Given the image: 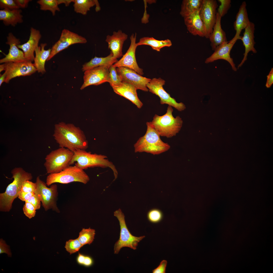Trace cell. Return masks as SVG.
<instances>
[{
    "label": "cell",
    "mask_w": 273,
    "mask_h": 273,
    "mask_svg": "<svg viewBox=\"0 0 273 273\" xmlns=\"http://www.w3.org/2000/svg\"><path fill=\"white\" fill-rule=\"evenodd\" d=\"M41 35L40 31L33 27L30 29L29 38L27 41L22 44L17 45L18 47L22 50L25 59L27 60L34 61V52L38 47Z\"/></svg>",
    "instance_id": "19"
},
{
    "label": "cell",
    "mask_w": 273,
    "mask_h": 273,
    "mask_svg": "<svg viewBox=\"0 0 273 273\" xmlns=\"http://www.w3.org/2000/svg\"><path fill=\"white\" fill-rule=\"evenodd\" d=\"M74 152L63 147L53 150L47 154L44 163L47 173H56L70 165Z\"/></svg>",
    "instance_id": "6"
},
{
    "label": "cell",
    "mask_w": 273,
    "mask_h": 273,
    "mask_svg": "<svg viewBox=\"0 0 273 273\" xmlns=\"http://www.w3.org/2000/svg\"><path fill=\"white\" fill-rule=\"evenodd\" d=\"M95 234V230L89 228H83L79 233L78 238L82 245L90 244L93 241Z\"/></svg>",
    "instance_id": "32"
},
{
    "label": "cell",
    "mask_w": 273,
    "mask_h": 273,
    "mask_svg": "<svg viewBox=\"0 0 273 273\" xmlns=\"http://www.w3.org/2000/svg\"><path fill=\"white\" fill-rule=\"evenodd\" d=\"M136 44L137 46L143 45H149L153 49L159 52L161 49L164 47L171 46L172 43L169 39L159 40L153 37H144L141 38Z\"/></svg>",
    "instance_id": "29"
},
{
    "label": "cell",
    "mask_w": 273,
    "mask_h": 273,
    "mask_svg": "<svg viewBox=\"0 0 273 273\" xmlns=\"http://www.w3.org/2000/svg\"><path fill=\"white\" fill-rule=\"evenodd\" d=\"M110 66H98L85 71L83 83L80 89L82 90L89 85H97L105 82H108L109 77V68Z\"/></svg>",
    "instance_id": "14"
},
{
    "label": "cell",
    "mask_w": 273,
    "mask_h": 273,
    "mask_svg": "<svg viewBox=\"0 0 273 273\" xmlns=\"http://www.w3.org/2000/svg\"><path fill=\"white\" fill-rule=\"evenodd\" d=\"M5 253L10 257H11L12 254L9 246L7 245L5 241L1 239L0 240V254Z\"/></svg>",
    "instance_id": "42"
},
{
    "label": "cell",
    "mask_w": 273,
    "mask_h": 273,
    "mask_svg": "<svg viewBox=\"0 0 273 273\" xmlns=\"http://www.w3.org/2000/svg\"><path fill=\"white\" fill-rule=\"evenodd\" d=\"M220 5L218 9L217 13L222 17L227 13L231 6L230 0H218Z\"/></svg>",
    "instance_id": "37"
},
{
    "label": "cell",
    "mask_w": 273,
    "mask_h": 273,
    "mask_svg": "<svg viewBox=\"0 0 273 273\" xmlns=\"http://www.w3.org/2000/svg\"><path fill=\"white\" fill-rule=\"evenodd\" d=\"M199 10L184 18V23L188 30L192 34L202 37H205V28L199 16Z\"/></svg>",
    "instance_id": "22"
},
{
    "label": "cell",
    "mask_w": 273,
    "mask_h": 273,
    "mask_svg": "<svg viewBox=\"0 0 273 273\" xmlns=\"http://www.w3.org/2000/svg\"><path fill=\"white\" fill-rule=\"evenodd\" d=\"M89 180V176L84 170L75 165H70L59 172L49 174L46 183L48 186L55 183L67 184L74 182L85 184Z\"/></svg>",
    "instance_id": "7"
},
{
    "label": "cell",
    "mask_w": 273,
    "mask_h": 273,
    "mask_svg": "<svg viewBox=\"0 0 273 273\" xmlns=\"http://www.w3.org/2000/svg\"><path fill=\"white\" fill-rule=\"evenodd\" d=\"M6 43L9 46L8 54L0 60V63L9 62H18L27 60L25 58L22 51L19 49L17 45L20 44L19 39L17 38L13 33H9L7 36Z\"/></svg>",
    "instance_id": "18"
},
{
    "label": "cell",
    "mask_w": 273,
    "mask_h": 273,
    "mask_svg": "<svg viewBox=\"0 0 273 273\" xmlns=\"http://www.w3.org/2000/svg\"><path fill=\"white\" fill-rule=\"evenodd\" d=\"M172 107L168 105L166 113L162 116L155 114L150 122L160 136L170 138L175 136L180 130L183 121L179 116L174 118Z\"/></svg>",
    "instance_id": "5"
},
{
    "label": "cell",
    "mask_w": 273,
    "mask_h": 273,
    "mask_svg": "<svg viewBox=\"0 0 273 273\" xmlns=\"http://www.w3.org/2000/svg\"><path fill=\"white\" fill-rule=\"evenodd\" d=\"M118 73L121 76L122 82L134 86L137 89L147 92L149 89L147 84L151 79L142 76L133 70L124 67L116 68Z\"/></svg>",
    "instance_id": "16"
},
{
    "label": "cell",
    "mask_w": 273,
    "mask_h": 273,
    "mask_svg": "<svg viewBox=\"0 0 273 273\" xmlns=\"http://www.w3.org/2000/svg\"><path fill=\"white\" fill-rule=\"evenodd\" d=\"M136 33L131 36V43L129 48L122 57L113 64V66L116 68L122 67L131 69L141 76L144 74L143 70L139 66L135 58V51L137 47L136 43Z\"/></svg>",
    "instance_id": "15"
},
{
    "label": "cell",
    "mask_w": 273,
    "mask_h": 273,
    "mask_svg": "<svg viewBox=\"0 0 273 273\" xmlns=\"http://www.w3.org/2000/svg\"><path fill=\"white\" fill-rule=\"evenodd\" d=\"M26 201L30 202L32 204L36 210L40 209L41 201L39 196L36 194L35 193Z\"/></svg>",
    "instance_id": "41"
},
{
    "label": "cell",
    "mask_w": 273,
    "mask_h": 273,
    "mask_svg": "<svg viewBox=\"0 0 273 273\" xmlns=\"http://www.w3.org/2000/svg\"><path fill=\"white\" fill-rule=\"evenodd\" d=\"M118 60L114 58L112 53L105 57H97L96 56L92 58L89 62L83 65L82 70L85 72L98 66L104 65L111 66Z\"/></svg>",
    "instance_id": "28"
},
{
    "label": "cell",
    "mask_w": 273,
    "mask_h": 273,
    "mask_svg": "<svg viewBox=\"0 0 273 273\" xmlns=\"http://www.w3.org/2000/svg\"><path fill=\"white\" fill-rule=\"evenodd\" d=\"M273 83V68H272L268 75L267 76V80L266 86L267 88L270 87Z\"/></svg>",
    "instance_id": "45"
},
{
    "label": "cell",
    "mask_w": 273,
    "mask_h": 273,
    "mask_svg": "<svg viewBox=\"0 0 273 273\" xmlns=\"http://www.w3.org/2000/svg\"><path fill=\"white\" fill-rule=\"evenodd\" d=\"M36 189L35 183H34L30 180H26L23 183L21 191L26 192L34 193Z\"/></svg>",
    "instance_id": "40"
},
{
    "label": "cell",
    "mask_w": 273,
    "mask_h": 273,
    "mask_svg": "<svg viewBox=\"0 0 273 273\" xmlns=\"http://www.w3.org/2000/svg\"><path fill=\"white\" fill-rule=\"evenodd\" d=\"M109 77L108 81L112 87L120 85L122 82V78L120 75L117 73L116 67L111 65L109 68Z\"/></svg>",
    "instance_id": "34"
},
{
    "label": "cell",
    "mask_w": 273,
    "mask_h": 273,
    "mask_svg": "<svg viewBox=\"0 0 273 273\" xmlns=\"http://www.w3.org/2000/svg\"><path fill=\"white\" fill-rule=\"evenodd\" d=\"M165 80L161 78H154L151 79L146 86L150 92L160 98L161 104H168L179 111L185 110L186 108L185 105L182 102H177L175 99L171 97L164 90L163 86L165 84Z\"/></svg>",
    "instance_id": "10"
},
{
    "label": "cell",
    "mask_w": 273,
    "mask_h": 273,
    "mask_svg": "<svg viewBox=\"0 0 273 273\" xmlns=\"http://www.w3.org/2000/svg\"><path fill=\"white\" fill-rule=\"evenodd\" d=\"M13 182L7 187L5 192L0 193V211L8 212L12 208L14 200L18 197L24 182L31 180L32 174L21 167H15L11 172Z\"/></svg>",
    "instance_id": "2"
},
{
    "label": "cell",
    "mask_w": 273,
    "mask_h": 273,
    "mask_svg": "<svg viewBox=\"0 0 273 273\" xmlns=\"http://www.w3.org/2000/svg\"><path fill=\"white\" fill-rule=\"evenodd\" d=\"M4 63L5 72L6 75L5 82L7 83H9L13 78L18 77L30 76L37 71L34 63L29 60Z\"/></svg>",
    "instance_id": "13"
},
{
    "label": "cell",
    "mask_w": 273,
    "mask_h": 273,
    "mask_svg": "<svg viewBox=\"0 0 273 273\" xmlns=\"http://www.w3.org/2000/svg\"><path fill=\"white\" fill-rule=\"evenodd\" d=\"M112 88L116 93L130 100L138 108L142 107L143 104L138 97L137 89L133 85L122 82L120 85Z\"/></svg>",
    "instance_id": "23"
},
{
    "label": "cell",
    "mask_w": 273,
    "mask_h": 273,
    "mask_svg": "<svg viewBox=\"0 0 273 273\" xmlns=\"http://www.w3.org/2000/svg\"><path fill=\"white\" fill-rule=\"evenodd\" d=\"M34 194V192H26L20 191L19 193L18 197L21 201L25 202L28 200Z\"/></svg>",
    "instance_id": "44"
},
{
    "label": "cell",
    "mask_w": 273,
    "mask_h": 273,
    "mask_svg": "<svg viewBox=\"0 0 273 273\" xmlns=\"http://www.w3.org/2000/svg\"><path fill=\"white\" fill-rule=\"evenodd\" d=\"M236 41L231 40L229 41L223 42L218 46L213 54L206 59L205 63H207L218 59H223L228 62L232 70L236 71L237 69L233 58L231 57L230 53Z\"/></svg>",
    "instance_id": "17"
},
{
    "label": "cell",
    "mask_w": 273,
    "mask_h": 273,
    "mask_svg": "<svg viewBox=\"0 0 273 273\" xmlns=\"http://www.w3.org/2000/svg\"><path fill=\"white\" fill-rule=\"evenodd\" d=\"M0 8L2 9L13 10L20 9L15 0H0Z\"/></svg>",
    "instance_id": "38"
},
{
    "label": "cell",
    "mask_w": 273,
    "mask_h": 273,
    "mask_svg": "<svg viewBox=\"0 0 273 273\" xmlns=\"http://www.w3.org/2000/svg\"><path fill=\"white\" fill-rule=\"evenodd\" d=\"M146 124V133L134 145L135 152H145L155 155L168 151L170 148V145L161 140L160 135L150 122H147Z\"/></svg>",
    "instance_id": "4"
},
{
    "label": "cell",
    "mask_w": 273,
    "mask_h": 273,
    "mask_svg": "<svg viewBox=\"0 0 273 273\" xmlns=\"http://www.w3.org/2000/svg\"><path fill=\"white\" fill-rule=\"evenodd\" d=\"M74 154L70 165L75 162V165L84 170L88 168L99 167L103 168H109L113 172L115 178L113 181L117 178L118 172L115 166L107 158L106 155L96 153H92L85 150L79 149L74 152Z\"/></svg>",
    "instance_id": "3"
},
{
    "label": "cell",
    "mask_w": 273,
    "mask_h": 273,
    "mask_svg": "<svg viewBox=\"0 0 273 273\" xmlns=\"http://www.w3.org/2000/svg\"><path fill=\"white\" fill-rule=\"evenodd\" d=\"M87 42L86 38L69 30H62L59 40L53 46L49 57L47 61L50 60L61 51L68 48L72 45L76 43H85Z\"/></svg>",
    "instance_id": "12"
},
{
    "label": "cell",
    "mask_w": 273,
    "mask_h": 273,
    "mask_svg": "<svg viewBox=\"0 0 273 273\" xmlns=\"http://www.w3.org/2000/svg\"><path fill=\"white\" fill-rule=\"evenodd\" d=\"M255 25L250 21L247 26L245 28L243 36H240L238 39L242 42L245 47V51L244 53V57L238 66V69L241 67L247 59V57L249 52L252 51L256 53L257 51L254 47L256 43L254 40Z\"/></svg>",
    "instance_id": "20"
},
{
    "label": "cell",
    "mask_w": 273,
    "mask_h": 273,
    "mask_svg": "<svg viewBox=\"0 0 273 273\" xmlns=\"http://www.w3.org/2000/svg\"><path fill=\"white\" fill-rule=\"evenodd\" d=\"M222 17L218 13L216 14V23L212 33L209 38L212 50L214 51L216 48L223 42L227 41L225 32L222 29L221 25Z\"/></svg>",
    "instance_id": "25"
},
{
    "label": "cell",
    "mask_w": 273,
    "mask_h": 273,
    "mask_svg": "<svg viewBox=\"0 0 273 273\" xmlns=\"http://www.w3.org/2000/svg\"><path fill=\"white\" fill-rule=\"evenodd\" d=\"M35 183L36 189L34 193L39 196L45 210L52 209L59 213L57 204L58 195L57 185L52 184L50 188L48 187L46 183L40 179L39 176L37 177Z\"/></svg>",
    "instance_id": "9"
},
{
    "label": "cell",
    "mask_w": 273,
    "mask_h": 273,
    "mask_svg": "<svg viewBox=\"0 0 273 273\" xmlns=\"http://www.w3.org/2000/svg\"><path fill=\"white\" fill-rule=\"evenodd\" d=\"M83 246L77 238L66 241L65 248L66 251L71 254L78 251Z\"/></svg>",
    "instance_id": "36"
},
{
    "label": "cell",
    "mask_w": 273,
    "mask_h": 273,
    "mask_svg": "<svg viewBox=\"0 0 273 273\" xmlns=\"http://www.w3.org/2000/svg\"><path fill=\"white\" fill-rule=\"evenodd\" d=\"M22 10L20 9L13 10L2 9L0 10V20L6 26L15 27L18 24L23 22Z\"/></svg>",
    "instance_id": "26"
},
{
    "label": "cell",
    "mask_w": 273,
    "mask_h": 273,
    "mask_svg": "<svg viewBox=\"0 0 273 273\" xmlns=\"http://www.w3.org/2000/svg\"><path fill=\"white\" fill-rule=\"evenodd\" d=\"M6 74L5 72L2 74H0V86L4 82H5L6 78Z\"/></svg>",
    "instance_id": "50"
},
{
    "label": "cell",
    "mask_w": 273,
    "mask_h": 273,
    "mask_svg": "<svg viewBox=\"0 0 273 273\" xmlns=\"http://www.w3.org/2000/svg\"><path fill=\"white\" fill-rule=\"evenodd\" d=\"M36 210L31 203L27 201L25 202L23 207V211L25 215L29 218L31 219L35 216Z\"/></svg>",
    "instance_id": "39"
},
{
    "label": "cell",
    "mask_w": 273,
    "mask_h": 273,
    "mask_svg": "<svg viewBox=\"0 0 273 273\" xmlns=\"http://www.w3.org/2000/svg\"><path fill=\"white\" fill-rule=\"evenodd\" d=\"M37 3L40 5V9L43 11L49 10L54 16L56 11H60L57 0H39Z\"/></svg>",
    "instance_id": "33"
},
{
    "label": "cell",
    "mask_w": 273,
    "mask_h": 273,
    "mask_svg": "<svg viewBox=\"0 0 273 273\" xmlns=\"http://www.w3.org/2000/svg\"><path fill=\"white\" fill-rule=\"evenodd\" d=\"M114 215L119 221L120 229L119 239L114 246V254H118L121 249L124 247L136 250L139 243L145 237V236L136 237L130 233L126 224L125 215L120 209L114 212Z\"/></svg>",
    "instance_id": "8"
},
{
    "label": "cell",
    "mask_w": 273,
    "mask_h": 273,
    "mask_svg": "<svg viewBox=\"0 0 273 273\" xmlns=\"http://www.w3.org/2000/svg\"><path fill=\"white\" fill-rule=\"evenodd\" d=\"M167 262L166 260H162L159 265L152 270V273H165Z\"/></svg>",
    "instance_id": "43"
},
{
    "label": "cell",
    "mask_w": 273,
    "mask_h": 273,
    "mask_svg": "<svg viewBox=\"0 0 273 273\" xmlns=\"http://www.w3.org/2000/svg\"><path fill=\"white\" fill-rule=\"evenodd\" d=\"M128 35L120 30L113 32L111 35H107L106 41L108 43V48L110 49L114 58L117 59L123 55L122 49L124 41Z\"/></svg>",
    "instance_id": "21"
},
{
    "label": "cell",
    "mask_w": 273,
    "mask_h": 273,
    "mask_svg": "<svg viewBox=\"0 0 273 273\" xmlns=\"http://www.w3.org/2000/svg\"><path fill=\"white\" fill-rule=\"evenodd\" d=\"M147 217L148 221L151 223H157L162 220L163 214L162 211L157 209H153L148 212Z\"/></svg>",
    "instance_id": "35"
},
{
    "label": "cell",
    "mask_w": 273,
    "mask_h": 273,
    "mask_svg": "<svg viewBox=\"0 0 273 273\" xmlns=\"http://www.w3.org/2000/svg\"><path fill=\"white\" fill-rule=\"evenodd\" d=\"M246 4L245 1L243 2L240 6L238 11L233 26L236 34L231 39L237 41L240 36L242 31L246 27L250 22L248 17L246 8Z\"/></svg>",
    "instance_id": "24"
},
{
    "label": "cell",
    "mask_w": 273,
    "mask_h": 273,
    "mask_svg": "<svg viewBox=\"0 0 273 273\" xmlns=\"http://www.w3.org/2000/svg\"><path fill=\"white\" fill-rule=\"evenodd\" d=\"M85 255L80 253H79L77 258V261L78 263L83 265Z\"/></svg>",
    "instance_id": "48"
},
{
    "label": "cell",
    "mask_w": 273,
    "mask_h": 273,
    "mask_svg": "<svg viewBox=\"0 0 273 273\" xmlns=\"http://www.w3.org/2000/svg\"><path fill=\"white\" fill-rule=\"evenodd\" d=\"M73 6L74 11L85 15L90 8L95 5L97 6L96 11H99L100 9L98 1L93 0H73Z\"/></svg>",
    "instance_id": "30"
},
{
    "label": "cell",
    "mask_w": 273,
    "mask_h": 273,
    "mask_svg": "<svg viewBox=\"0 0 273 273\" xmlns=\"http://www.w3.org/2000/svg\"><path fill=\"white\" fill-rule=\"evenodd\" d=\"M53 136L60 147L73 152L79 149L86 150L88 147L83 132L72 124L62 122L56 124Z\"/></svg>",
    "instance_id": "1"
},
{
    "label": "cell",
    "mask_w": 273,
    "mask_h": 273,
    "mask_svg": "<svg viewBox=\"0 0 273 273\" xmlns=\"http://www.w3.org/2000/svg\"><path fill=\"white\" fill-rule=\"evenodd\" d=\"M93 263L92 258L89 256H85L83 265L88 267L92 266Z\"/></svg>",
    "instance_id": "47"
},
{
    "label": "cell",
    "mask_w": 273,
    "mask_h": 273,
    "mask_svg": "<svg viewBox=\"0 0 273 273\" xmlns=\"http://www.w3.org/2000/svg\"><path fill=\"white\" fill-rule=\"evenodd\" d=\"M15 1L20 8H24L27 7L29 3L32 1L30 0H15Z\"/></svg>",
    "instance_id": "46"
},
{
    "label": "cell",
    "mask_w": 273,
    "mask_h": 273,
    "mask_svg": "<svg viewBox=\"0 0 273 273\" xmlns=\"http://www.w3.org/2000/svg\"><path fill=\"white\" fill-rule=\"evenodd\" d=\"M5 69V65L4 63L1 64L0 65V72H1L3 71H4Z\"/></svg>",
    "instance_id": "51"
},
{
    "label": "cell",
    "mask_w": 273,
    "mask_h": 273,
    "mask_svg": "<svg viewBox=\"0 0 273 273\" xmlns=\"http://www.w3.org/2000/svg\"><path fill=\"white\" fill-rule=\"evenodd\" d=\"M58 5L61 4H64L65 6H68L71 3L73 2V0H57Z\"/></svg>",
    "instance_id": "49"
},
{
    "label": "cell",
    "mask_w": 273,
    "mask_h": 273,
    "mask_svg": "<svg viewBox=\"0 0 273 273\" xmlns=\"http://www.w3.org/2000/svg\"><path fill=\"white\" fill-rule=\"evenodd\" d=\"M202 0H184L182 1L180 12L183 18L188 16L199 10Z\"/></svg>",
    "instance_id": "31"
},
{
    "label": "cell",
    "mask_w": 273,
    "mask_h": 273,
    "mask_svg": "<svg viewBox=\"0 0 273 273\" xmlns=\"http://www.w3.org/2000/svg\"><path fill=\"white\" fill-rule=\"evenodd\" d=\"M218 6L216 0H202L199 10V15L205 27V37L207 38H209L216 23V9Z\"/></svg>",
    "instance_id": "11"
},
{
    "label": "cell",
    "mask_w": 273,
    "mask_h": 273,
    "mask_svg": "<svg viewBox=\"0 0 273 273\" xmlns=\"http://www.w3.org/2000/svg\"><path fill=\"white\" fill-rule=\"evenodd\" d=\"M47 45L46 43H41L40 46L36 48L35 52V56L34 64L38 72L42 74L46 72L45 62L49 57L51 51V49L45 50L44 48Z\"/></svg>",
    "instance_id": "27"
}]
</instances>
